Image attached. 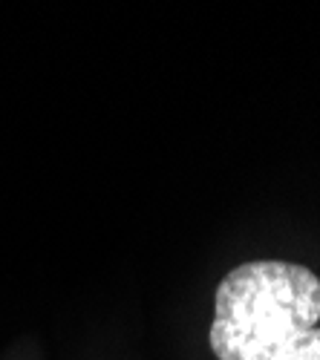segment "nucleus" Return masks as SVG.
Masks as SVG:
<instances>
[{
	"instance_id": "f257e3e1",
	"label": "nucleus",
	"mask_w": 320,
	"mask_h": 360,
	"mask_svg": "<svg viewBox=\"0 0 320 360\" xmlns=\"http://www.w3.org/2000/svg\"><path fill=\"white\" fill-rule=\"evenodd\" d=\"M208 343L217 360H271L320 320V277L306 265L257 259L237 265L217 288Z\"/></svg>"
},
{
	"instance_id": "f03ea898",
	"label": "nucleus",
	"mask_w": 320,
	"mask_h": 360,
	"mask_svg": "<svg viewBox=\"0 0 320 360\" xmlns=\"http://www.w3.org/2000/svg\"><path fill=\"white\" fill-rule=\"evenodd\" d=\"M271 360H320V328H309L300 338L288 340Z\"/></svg>"
}]
</instances>
